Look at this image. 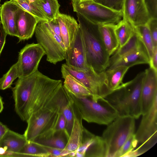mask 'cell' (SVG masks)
I'll return each mask as SVG.
<instances>
[{"instance_id": "obj_27", "label": "cell", "mask_w": 157, "mask_h": 157, "mask_svg": "<svg viewBox=\"0 0 157 157\" xmlns=\"http://www.w3.org/2000/svg\"><path fill=\"white\" fill-rule=\"evenodd\" d=\"M18 6L34 16L40 21L48 22L39 0H11Z\"/></svg>"}, {"instance_id": "obj_2", "label": "cell", "mask_w": 157, "mask_h": 157, "mask_svg": "<svg viewBox=\"0 0 157 157\" xmlns=\"http://www.w3.org/2000/svg\"><path fill=\"white\" fill-rule=\"evenodd\" d=\"M66 103L64 94L58 91L46 105L33 113L26 121L27 126L24 135L27 140L33 141L52 133L56 129L62 108Z\"/></svg>"}, {"instance_id": "obj_18", "label": "cell", "mask_w": 157, "mask_h": 157, "mask_svg": "<svg viewBox=\"0 0 157 157\" xmlns=\"http://www.w3.org/2000/svg\"><path fill=\"white\" fill-rule=\"evenodd\" d=\"M13 1H7L0 7V17L3 26L8 34L17 36L16 15L19 8Z\"/></svg>"}, {"instance_id": "obj_12", "label": "cell", "mask_w": 157, "mask_h": 157, "mask_svg": "<svg viewBox=\"0 0 157 157\" xmlns=\"http://www.w3.org/2000/svg\"><path fill=\"white\" fill-rule=\"evenodd\" d=\"M65 59V64L74 70L86 71L91 69L88 67L86 63L83 41L79 28L66 51Z\"/></svg>"}, {"instance_id": "obj_44", "label": "cell", "mask_w": 157, "mask_h": 157, "mask_svg": "<svg viewBox=\"0 0 157 157\" xmlns=\"http://www.w3.org/2000/svg\"><path fill=\"white\" fill-rule=\"evenodd\" d=\"M56 130L67 132L66 121L62 112L59 117Z\"/></svg>"}, {"instance_id": "obj_5", "label": "cell", "mask_w": 157, "mask_h": 157, "mask_svg": "<svg viewBox=\"0 0 157 157\" xmlns=\"http://www.w3.org/2000/svg\"><path fill=\"white\" fill-rule=\"evenodd\" d=\"M135 119L130 116H118L107 125L101 136L107 147V157H114L129 136L135 133Z\"/></svg>"}, {"instance_id": "obj_3", "label": "cell", "mask_w": 157, "mask_h": 157, "mask_svg": "<svg viewBox=\"0 0 157 157\" xmlns=\"http://www.w3.org/2000/svg\"><path fill=\"white\" fill-rule=\"evenodd\" d=\"M88 67L97 73L105 71L109 65V56L102 40L98 25L76 13Z\"/></svg>"}, {"instance_id": "obj_40", "label": "cell", "mask_w": 157, "mask_h": 157, "mask_svg": "<svg viewBox=\"0 0 157 157\" xmlns=\"http://www.w3.org/2000/svg\"><path fill=\"white\" fill-rule=\"evenodd\" d=\"M42 146L50 154V157H60L67 156V154L63 149Z\"/></svg>"}, {"instance_id": "obj_28", "label": "cell", "mask_w": 157, "mask_h": 157, "mask_svg": "<svg viewBox=\"0 0 157 157\" xmlns=\"http://www.w3.org/2000/svg\"><path fill=\"white\" fill-rule=\"evenodd\" d=\"M115 31L119 43L118 48L124 45L134 33L135 29L128 21L122 18L115 25Z\"/></svg>"}, {"instance_id": "obj_36", "label": "cell", "mask_w": 157, "mask_h": 157, "mask_svg": "<svg viewBox=\"0 0 157 157\" xmlns=\"http://www.w3.org/2000/svg\"><path fill=\"white\" fill-rule=\"evenodd\" d=\"M62 112L66 121V130L70 136L73 124L74 116L69 99L63 107Z\"/></svg>"}, {"instance_id": "obj_20", "label": "cell", "mask_w": 157, "mask_h": 157, "mask_svg": "<svg viewBox=\"0 0 157 157\" xmlns=\"http://www.w3.org/2000/svg\"><path fill=\"white\" fill-rule=\"evenodd\" d=\"M104 98L117 112L118 116H129L124 84L113 90Z\"/></svg>"}, {"instance_id": "obj_48", "label": "cell", "mask_w": 157, "mask_h": 157, "mask_svg": "<svg viewBox=\"0 0 157 157\" xmlns=\"http://www.w3.org/2000/svg\"><path fill=\"white\" fill-rule=\"evenodd\" d=\"M71 0L72 1H73V0Z\"/></svg>"}, {"instance_id": "obj_9", "label": "cell", "mask_w": 157, "mask_h": 157, "mask_svg": "<svg viewBox=\"0 0 157 157\" xmlns=\"http://www.w3.org/2000/svg\"><path fill=\"white\" fill-rule=\"evenodd\" d=\"M61 71V73L72 76L85 86L91 92V98L95 101L104 98L113 90L107 85L105 71L97 73L92 69L86 71H76L65 63L62 64Z\"/></svg>"}, {"instance_id": "obj_4", "label": "cell", "mask_w": 157, "mask_h": 157, "mask_svg": "<svg viewBox=\"0 0 157 157\" xmlns=\"http://www.w3.org/2000/svg\"><path fill=\"white\" fill-rule=\"evenodd\" d=\"M66 90L78 108L82 119L86 122L108 125L118 117L117 112L104 98L96 102L90 97H75Z\"/></svg>"}, {"instance_id": "obj_8", "label": "cell", "mask_w": 157, "mask_h": 157, "mask_svg": "<svg viewBox=\"0 0 157 157\" xmlns=\"http://www.w3.org/2000/svg\"><path fill=\"white\" fill-rule=\"evenodd\" d=\"M35 33L37 43L45 52L48 61L56 64L65 59L67 50L62 38L53 32L47 22L39 21Z\"/></svg>"}, {"instance_id": "obj_1", "label": "cell", "mask_w": 157, "mask_h": 157, "mask_svg": "<svg viewBox=\"0 0 157 157\" xmlns=\"http://www.w3.org/2000/svg\"><path fill=\"white\" fill-rule=\"evenodd\" d=\"M62 84L61 80L51 78L38 70L18 78L12 89L16 113L22 120L26 121L33 113L51 100Z\"/></svg>"}, {"instance_id": "obj_24", "label": "cell", "mask_w": 157, "mask_h": 157, "mask_svg": "<svg viewBox=\"0 0 157 157\" xmlns=\"http://www.w3.org/2000/svg\"><path fill=\"white\" fill-rule=\"evenodd\" d=\"M61 74L62 78L64 79L63 86L68 92L78 98H91V92L78 80L69 74Z\"/></svg>"}, {"instance_id": "obj_35", "label": "cell", "mask_w": 157, "mask_h": 157, "mask_svg": "<svg viewBox=\"0 0 157 157\" xmlns=\"http://www.w3.org/2000/svg\"><path fill=\"white\" fill-rule=\"evenodd\" d=\"M137 145L135 133L131 134L117 152L114 157H124L129 152L136 148Z\"/></svg>"}, {"instance_id": "obj_7", "label": "cell", "mask_w": 157, "mask_h": 157, "mask_svg": "<svg viewBox=\"0 0 157 157\" xmlns=\"http://www.w3.org/2000/svg\"><path fill=\"white\" fill-rule=\"evenodd\" d=\"M135 135L137 142V147L131 151L132 157H136L144 154L156 143L157 98L149 111L142 115L140 124Z\"/></svg>"}, {"instance_id": "obj_43", "label": "cell", "mask_w": 157, "mask_h": 157, "mask_svg": "<svg viewBox=\"0 0 157 157\" xmlns=\"http://www.w3.org/2000/svg\"><path fill=\"white\" fill-rule=\"evenodd\" d=\"M150 67L157 71V46L154 47L153 53L150 60Z\"/></svg>"}, {"instance_id": "obj_15", "label": "cell", "mask_w": 157, "mask_h": 157, "mask_svg": "<svg viewBox=\"0 0 157 157\" xmlns=\"http://www.w3.org/2000/svg\"><path fill=\"white\" fill-rule=\"evenodd\" d=\"M39 21L34 16L19 6L16 18L17 37L19 42L31 38Z\"/></svg>"}, {"instance_id": "obj_30", "label": "cell", "mask_w": 157, "mask_h": 157, "mask_svg": "<svg viewBox=\"0 0 157 157\" xmlns=\"http://www.w3.org/2000/svg\"><path fill=\"white\" fill-rule=\"evenodd\" d=\"M106 144L101 137L96 136L95 139L87 149L85 157H107Z\"/></svg>"}, {"instance_id": "obj_34", "label": "cell", "mask_w": 157, "mask_h": 157, "mask_svg": "<svg viewBox=\"0 0 157 157\" xmlns=\"http://www.w3.org/2000/svg\"><path fill=\"white\" fill-rule=\"evenodd\" d=\"M18 76V65L16 63L0 78V89L5 90L10 87L13 82Z\"/></svg>"}, {"instance_id": "obj_42", "label": "cell", "mask_w": 157, "mask_h": 157, "mask_svg": "<svg viewBox=\"0 0 157 157\" xmlns=\"http://www.w3.org/2000/svg\"><path fill=\"white\" fill-rule=\"evenodd\" d=\"M47 22L53 32L61 37L60 26L56 18L49 21Z\"/></svg>"}, {"instance_id": "obj_14", "label": "cell", "mask_w": 157, "mask_h": 157, "mask_svg": "<svg viewBox=\"0 0 157 157\" xmlns=\"http://www.w3.org/2000/svg\"><path fill=\"white\" fill-rule=\"evenodd\" d=\"M145 71L141 93L142 115L149 111L157 98V71L150 67Z\"/></svg>"}, {"instance_id": "obj_41", "label": "cell", "mask_w": 157, "mask_h": 157, "mask_svg": "<svg viewBox=\"0 0 157 157\" xmlns=\"http://www.w3.org/2000/svg\"><path fill=\"white\" fill-rule=\"evenodd\" d=\"M7 33L0 21V56L5 44L6 40Z\"/></svg>"}, {"instance_id": "obj_47", "label": "cell", "mask_w": 157, "mask_h": 157, "mask_svg": "<svg viewBox=\"0 0 157 157\" xmlns=\"http://www.w3.org/2000/svg\"><path fill=\"white\" fill-rule=\"evenodd\" d=\"M80 1H93V0H80Z\"/></svg>"}, {"instance_id": "obj_11", "label": "cell", "mask_w": 157, "mask_h": 157, "mask_svg": "<svg viewBox=\"0 0 157 157\" xmlns=\"http://www.w3.org/2000/svg\"><path fill=\"white\" fill-rule=\"evenodd\" d=\"M145 71L139 73L132 80L123 83L127 101L129 116L135 119L142 115L141 93Z\"/></svg>"}, {"instance_id": "obj_21", "label": "cell", "mask_w": 157, "mask_h": 157, "mask_svg": "<svg viewBox=\"0 0 157 157\" xmlns=\"http://www.w3.org/2000/svg\"><path fill=\"white\" fill-rule=\"evenodd\" d=\"M27 141L24 134L9 129L0 141V147L8 151L19 152Z\"/></svg>"}, {"instance_id": "obj_46", "label": "cell", "mask_w": 157, "mask_h": 157, "mask_svg": "<svg viewBox=\"0 0 157 157\" xmlns=\"http://www.w3.org/2000/svg\"><path fill=\"white\" fill-rule=\"evenodd\" d=\"M4 108L3 102L2 97L0 95V113L2 112Z\"/></svg>"}, {"instance_id": "obj_25", "label": "cell", "mask_w": 157, "mask_h": 157, "mask_svg": "<svg viewBox=\"0 0 157 157\" xmlns=\"http://www.w3.org/2000/svg\"><path fill=\"white\" fill-rule=\"evenodd\" d=\"M142 43L140 37L135 30L134 33L128 41L118 48L115 54L109 58L108 67L121 57L138 48Z\"/></svg>"}, {"instance_id": "obj_32", "label": "cell", "mask_w": 157, "mask_h": 157, "mask_svg": "<svg viewBox=\"0 0 157 157\" xmlns=\"http://www.w3.org/2000/svg\"><path fill=\"white\" fill-rule=\"evenodd\" d=\"M39 1L48 21L56 18L59 12L60 5L58 0H39Z\"/></svg>"}, {"instance_id": "obj_19", "label": "cell", "mask_w": 157, "mask_h": 157, "mask_svg": "<svg viewBox=\"0 0 157 157\" xmlns=\"http://www.w3.org/2000/svg\"><path fill=\"white\" fill-rule=\"evenodd\" d=\"M56 18L59 25L61 37L67 50L79 29V25L73 17L60 12Z\"/></svg>"}, {"instance_id": "obj_38", "label": "cell", "mask_w": 157, "mask_h": 157, "mask_svg": "<svg viewBox=\"0 0 157 157\" xmlns=\"http://www.w3.org/2000/svg\"><path fill=\"white\" fill-rule=\"evenodd\" d=\"M147 25L152 36L154 47L157 46V18H151Z\"/></svg>"}, {"instance_id": "obj_39", "label": "cell", "mask_w": 157, "mask_h": 157, "mask_svg": "<svg viewBox=\"0 0 157 157\" xmlns=\"http://www.w3.org/2000/svg\"><path fill=\"white\" fill-rule=\"evenodd\" d=\"M151 18H157V0H144Z\"/></svg>"}, {"instance_id": "obj_23", "label": "cell", "mask_w": 157, "mask_h": 157, "mask_svg": "<svg viewBox=\"0 0 157 157\" xmlns=\"http://www.w3.org/2000/svg\"><path fill=\"white\" fill-rule=\"evenodd\" d=\"M69 138V135L67 132L55 130L48 136L33 141L44 146L64 149Z\"/></svg>"}, {"instance_id": "obj_31", "label": "cell", "mask_w": 157, "mask_h": 157, "mask_svg": "<svg viewBox=\"0 0 157 157\" xmlns=\"http://www.w3.org/2000/svg\"><path fill=\"white\" fill-rule=\"evenodd\" d=\"M135 29L146 47L150 60L152 54L154 45L149 29L147 24L138 26Z\"/></svg>"}, {"instance_id": "obj_6", "label": "cell", "mask_w": 157, "mask_h": 157, "mask_svg": "<svg viewBox=\"0 0 157 157\" xmlns=\"http://www.w3.org/2000/svg\"><path fill=\"white\" fill-rule=\"evenodd\" d=\"M73 10L98 25L116 24L123 18L122 11L112 9L93 1H72Z\"/></svg>"}, {"instance_id": "obj_22", "label": "cell", "mask_w": 157, "mask_h": 157, "mask_svg": "<svg viewBox=\"0 0 157 157\" xmlns=\"http://www.w3.org/2000/svg\"><path fill=\"white\" fill-rule=\"evenodd\" d=\"M115 25L110 24L98 25L102 40L109 56L118 49L119 46L115 31Z\"/></svg>"}, {"instance_id": "obj_26", "label": "cell", "mask_w": 157, "mask_h": 157, "mask_svg": "<svg viewBox=\"0 0 157 157\" xmlns=\"http://www.w3.org/2000/svg\"><path fill=\"white\" fill-rule=\"evenodd\" d=\"M129 68L127 66H121L105 71L106 83L111 90H115L122 83L124 76Z\"/></svg>"}, {"instance_id": "obj_10", "label": "cell", "mask_w": 157, "mask_h": 157, "mask_svg": "<svg viewBox=\"0 0 157 157\" xmlns=\"http://www.w3.org/2000/svg\"><path fill=\"white\" fill-rule=\"evenodd\" d=\"M45 52L40 44H26L19 52L17 64L18 78L29 76L38 70L40 62Z\"/></svg>"}, {"instance_id": "obj_16", "label": "cell", "mask_w": 157, "mask_h": 157, "mask_svg": "<svg viewBox=\"0 0 157 157\" xmlns=\"http://www.w3.org/2000/svg\"><path fill=\"white\" fill-rule=\"evenodd\" d=\"M68 98L73 115L74 121L68 142L63 149L67 154V156L69 153L76 152L80 145L84 128L82 118L78 108L73 101Z\"/></svg>"}, {"instance_id": "obj_29", "label": "cell", "mask_w": 157, "mask_h": 157, "mask_svg": "<svg viewBox=\"0 0 157 157\" xmlns=\"http://www.w3.org/2000/svg\"><path fill=\"white\" fill-rule=\"evenodd\" d=\"M19 152L25 157H50V154L43 146L33 141L27 140Z\"/></svg>"}, {"instance_id": "obj_45", "label": "cell", "mask_w": 157, "mask_h": 157, "mask_svg": "<svg viewBox=\"0 0 157 157\" xmlns=\"http://www.w3.org/2000/svg\"><path fill=\"white\" fill-rule=\"evenodd\" d=\"M8 129L6 125L0 121V141Z\"/></svg>"}, {"instance_id": "obj_17", "label": "cell", "mask_w": 157, "mask_h": 157, "mask_svg": "<svg viewBox=\"0 0 157 157\" xmlns=\"http://www.w3.org/2000/svg\"><path fill=\"white\" fill-rule=\"evenodd\" d=\"M150 58L147 51L143 42L136 49L121 57L106 70H111L121 66L129 67L140 64H149Z\"/></svg>"}, {"instance_id": "obj_13", "label": "cell", "mask_w": 157, "mask_h": 157, "mask_svg": "<svg viewBox=\"0 0 157 157\" xmlns=\"http://www.w3.org/2000/svg\"><path fill=\"white\" fill-rule=\"evenodd\" d=\"M123 18L135 28L147 24L151 18L144 0H124Z\"/></svg>"}, {"instance_id": "obj_33", "label": "cell", "mask_w": 157, "mask_h": 157, "mask_svg": "<svg viewBox=\"0 0 157 157\" xmlns=\"http://www.w3.org/2000/svg\"><path fill=\"white\" fill-rule=\"evenodd\" d=\"M96 136L84 127L81 143L76 151L75 157H85L87 149L94 140Z\"/></svg>"}, {"instance_id": "obj_37", "label": "cell", "mask_w": 157, "mask_h": 157, "mask_svg": "<svg viewBox=\"0 0 157 157\" xmlns=\"http://www.w3.org/2000/svg\"><path fill=\"white\" fill-rule=\"evenodd\" d=\"M124 0H93L95 2L117 10H121Z\"/></svg>"}]
</instances>
